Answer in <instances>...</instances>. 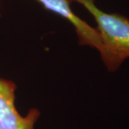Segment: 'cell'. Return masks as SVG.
<instances>
[{"mask_svg":"<svg viewBox=\"0 0 129 129\" xmlns=\"http://www.w3.org/2000/svg\"><path fill=\"white\" fill-rule=\"evenodd\" d=\"M82 5L94 17L101 45L98 50L109 72H115L129 57V19L117 13H107L94 0H70Z\"/></svg>","mask_w":129,"mask_h":129,"instance_id":"cell-1","label":"cell"},{"mask_svg":"<svg viewBox=\"0 0 129 129\" xmlns=\"http://www.w3.org/2000/svg\"><path fill=\"white\" fill-rule=\"evenodd\" d=\"M16 85L0 78V129H34L40 112L31 108L26 116L19 114L14 105Z\"/></svg>","mask_w":129,"mask_h":129,"instance_id":"cell-2","label":"cell"},{"mask_svg":"<svg viewBox=\"0 0 129 129\" xmlns=\"http://www.w3.org/2000/svg\"><path fill=\"white\" fill-rule=\"evenodd\" d=\"M44 8L66 19L75 28L80 43L95 47L98 50L101 40L97 29L90 27L85 21L74 14L70 7V0H37Z\"/></svg>","mask_w":129,"mask_h":129,"instance_id":"cell-3","label":"cell"}]
</instances>
